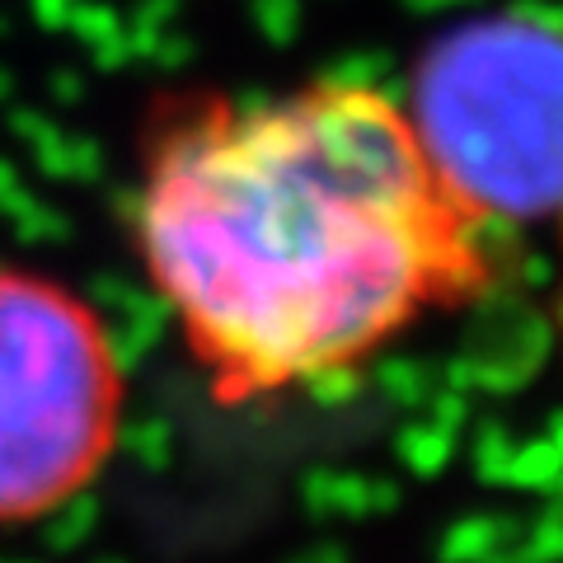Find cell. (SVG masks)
I'll return each instance as SVG.
<instances>
[{"label": "cell", "mask_w": 563, "mask_h": 563, "mask_svg": "<svg viewBox=\"0 0 563 563\" xmlns=\"http://www.w3.org/2000/svg\"><path fill=\"white\" fill-rule=\"evenodd\" d=\"M141 268L221 399L347 376L488 282V217L366 80L221 99L155 141Z\"/></svg>", "instance_id": "cell-1"}, {"label": "cell", "mask_w": 563, "mask_h": 563, "mask_svg": "<svg viewBox=\"0 0 563 563\" xmlns=\"http://www.w3.org/2000/svg\"><path fill=\"white\" fill-rule=\"evenodd\" d=\"M122 366L103 320L52 277L0 268V526L57 512L103 470Z\"/></svg>", "instance_id": "cell-2"}, {"label": "cell", "mask_w": 563, "mask_h": 563, "mask_svg": "<svg viewBox=\"0 0 563 563\" xmlns=\"http://www.w3.org/2000/svg\"><path fill=\"white\" fill-rule=\"evenodd\" d=\"M409 113L446 179L488 221L563 207V29H461L432 52Z\"/></svg>", "instance_id": "cell-3"}]
</instances>
